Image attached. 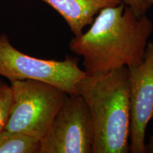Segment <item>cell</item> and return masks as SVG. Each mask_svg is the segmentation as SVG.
Listing matches in <instances>:
<instances>
[{
    "label": "cell",
    "mask_w": 153,
    "mask_h": 153,
    "mask_svg": "<svg viewBox=\"0 0 153 153\" xmlns=\"http://www.w3.org/2000/svg\"><path fill=\"white\" fill-rule=\"evenodd\" d=\"M10 82L13 101L4 131L24 133L41 140L68 94L36 80Z\"/></svg>",
    "instance_id": "obj_3"
},
{
    "label": "cell",
    "mask_w": 153,
    "mask_h": 153,
    "mask_svg": "<svg viewBox=\"0 0 153 153\" xmlns=\"http://www.w3.org/2000/svg\"><path fill=\"white\" fill-rule=\"evenodd\" d=\"M11 86L0 80V133L4 130L12 105Z\"/></svg>",
    "instance_id": "obj_9"
},
{
    "label": "cell",
    "mask_w": 153,
    "mask_h": 153,
    "mask_svg": "<svg viewBox=\"0 0 153 153\" xmlns=\"http://www.w3.org/2000/svg\"><path fill=\"white\" fill-rule=\"evenodd\" d=\"M146 152L149 153H153V134L150 140L148 145H146Z\"/></svg>",
    "instance_id": "obj_11"
},
{
    "label": "cell",
    "mask_w": 153,
    "mask_h": 153,
    "mask_svg": "<svg viewBox=\"0 0 153 153\" xmlns=\"http://www.w3.org/2000/svg\"><path fill=\"white\" fill-rule=\"evenodd\" d=\"M145 3H146L148 9H150V7L153 5V0H145Z\"/></svg>",
    "instance_id": "obj_12"
},
{
    "label": "cell",
    "mask_w": 153,
    "mask_h": 153,
    "mask_svg": "<svg viewBox=\"0 0 153 153\" xmlns=\"http://www.w3.org/2000/svg\"><path fill=\"white\" fill-rule=\"evenodd\" d=\"M128 70L129 152L146 153L145 133L153 116V41L148 42L142 62Z\"/></svg>",
    "instance_id": "obj_6"
},
{
    "label": "cell",
    "mask_w": 153,
    "mask_h": 153,
    "mask_svg": "<svg viewBox=\"0 0 153 153\" xmlns=\"http://www.w3.org/2000/svg\"><path fill=\"white\" fill-rule=\"evenodd\" d=\"M94 129L93 153H128L131 109L128 67L86 75L76 85Z\"/></svg>",
    "instance_id": "obj_2"
},
{
    "label": "cell",
    "mask_w": 153,
    "mask_h": 153,
    "mask_svg": "<svg viewBox=\"0 0 153 153\" xmlns=\"http://www.w3.org/2000/svg\"><path fill=\"white\" fill-rule=\"evenodd\" d=\"M41 140L36 137L4 130L0 133V153H39Z\"/></svg>",
    "instance_id": "obj_8"
},
{
    "label": "cell",
    "mask_w": 153,
    "mask_h": 153,
    "mask_svg": "<svg viewBox=\"0 0 153 153\" xmlns=\"http://www.w3.org/2000/svg\"><path fill=\"white\" fill-rule=\"evenodd\" d=\"M57 11L65 20L74 36L90 26L101 9L121 3V0H41Z\"/></svg>",
    "instance_id": "obj_7"
},
{
    "label": "cell",
    "mask_w": 153,
    "mask_h": 153,
    "mask_svg": "<svg viewBox=\"0 0 153 153\" xmlns=\"http://www.w3.org/2000/svg\"><path fill=\"white\" fill-rule=\"evenodd\" d=\"M86 75L77 57L67 55L62 60L37 58L19 51L6 34L0 35V76L10 82L36 80L74 95L77 94V83Z\"/></svg>",
    "instance_id": "obj_4"
},
{
    "label": "cell",
    "mask_w": 153,
    "mask_h": 153,
    "mask_svg": "<svg viewBox=\"0 0 153 153\" xmlns=\"http://www.w3.org/2000/svg\"><path fill=\"white\" fill-rule=\"evenodd\" d=\"M85 33L74 36L69 49L83 59L87 75L108 72L142 62L153 24L123 2L101 9Z\"/></svg>",
    "instance_id": "obj_1"
},
{
    "label": "cell",
    "mask_w": 153,
    "mask_h": 153,
    "mask_svg": "<svg viewBox=\"0 0 153 153\" xmlns=\"http://www.w3.org/2000/svg\"><path fill=\"white\" fill-rule=\"evenodd\" d=\"M94 129L87 104L79 94L68 95L46 135L39 153H93Z\"/></svg>",
    "instance_id": "obj_5"
},
{
    "label": "cell",
    "mask_w": 153,
    "mask_h": 153,
    "mask_svg": "<svg viewBox=\"0 0 153 153\" xmlns=\"http://www.w3.org/2000/svg\"><path fill=\"white\" fill-rule=\"evenodd\" d=\"M121 1L129 7L134 14L137 16L145 14L148 9L145 0H121Z\"/></svg>",
    "instance_id": "obj_10"
}]
</instances>
